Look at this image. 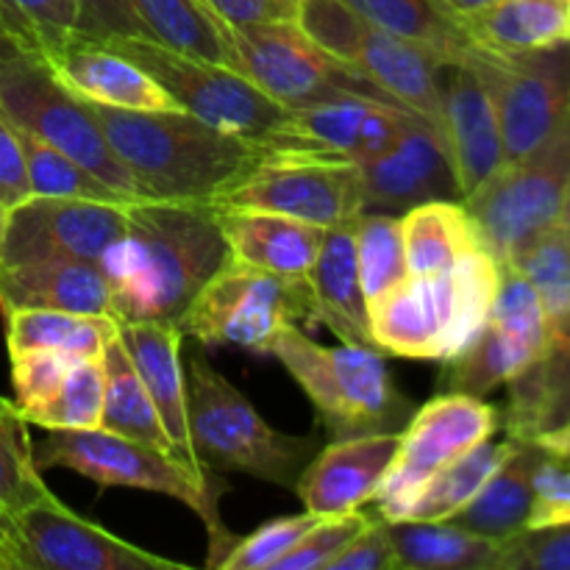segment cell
<instances>
[{
    "label": "cell",
    "instance_id": "cell-1",
    "mask_svg": "<svg viewBox=\"0 0 570 570\" xmlns=\"http://www.w3.org/2000/svg\"><path fill=\"white\" fill-rule=\"evenodd\" d=\"M217 209L200 200L128 204L126 234L98 259L120 323L181 328L204 284L228 262Z\"/></svg>",
    "mask_w": 570,
    "mask_h": 570
},
{
    "label": "cell",
    "instance_id": "cell-2",
    "mask_svg": "<svg viewBox=\"0 0 570 570\" xmlns=\"http://www.w3.org/2000/svg\"><path fill=\"white\" fill-rule=\"evenodd\" d=\"M89 109L150 200L209 204L276 150V145L220 131L181 109L137 111L104 104H89Z\"/></svg>",
    "mask_w": 570,
    "mask_h": 570
},
{
    "label": "cell",
    "instance_id": "cell-3",
    "mask_svg": "<svg viewBox=\"0 0 570 570\" xmlns=\"http://www.w3.org/2000/svg\"><path fill=\"white\" fill-rule=\"evenodd\" d=\"M501 273L504 265L484 245L445 273H410L367 304L373 348L404 360L451 362L488 323Z\"/></svg>",
    "mask_w": 570,
    "mask_h": 570
},
{
    "label": "cell",
    "instance_id": "cell-4",
    "mask_svg": "<svg viewBox=\"0 0 570 570\" xmlns=\"http://www.w3.org/2000/svg\"><path fill=\"white\" fill-rule=\"evenodd\" d=\"M33 456L42 471L67 468L98 488L145 490L181 501L204 521L209 568H220L237 540L220 521V484L209 473H195L181 460L142 440L122 438L109 429H48V438L33 445Z\"/></svg>",
    "mask_w": 570,
    "mask_h": 570
},
{
    "label": "cell",
    "instance_id": "cell-5",
    "mask_svg": "<svg viewBox=\"0 0 570 570\" xmlns=\"http://www.w3.org/2000/svg\"><path fill=\"white\" fill-rule=\"evenodd\" d=\"M184 382L189 438L200 465L248 473L295 493L304 468L321 451L315 440L273 429L204 354L189 356Z\"/></svg>",
    "mask_w": 570,
    "mask_h": 570
},
{
    "label": "cell",
    "instance_id": "cell-6",
    "mask_svg": "<svg viewBox=\"0 0 570 570\" xmlns=\"http://www.w3.org/2000/svg\"><path fill=\"white\" fill-rule=\"evenodd\" d=\"M271 354L315 404L334 440L399 432L412 412L390 379L382 351L365 345L326 348L289 326L273 340Z\"/></svg>",
    "mask_w": 570,
    "mask_h": 570
},
{
    "label": "cell",
    "instance_id": "cell-7",
    "mask_svg": "<svg viewBox=\"0 0 570 570\" xmlns=\"http://www.w3.org/2000/svg\"><path fill=\"white\" fill-rule=\"evenodd\" d=\"M570 184V115L543 142L504 161L462 206L490 254L510 265L546 228L557 226Z\"/></svg>",
    "mask_w": 570,
    "mask_h": 570
},
{
    "label": "cell",
    "instance_id": "cell-8",
    "mask_svg": "<svg viewBox=\"0 0 570 570\" xmlns=\"http://www.w3.org/2000/svg\"><path fill=\"white\" fill-rule=\"evenodd\" d=\"M100 42L142 67L184 111L198 120L220 131L282 148L289 109L276 104L234 67L176 53L145 37H104Z\"/></svg>",
    "mask_w": 570,
    "mask_h": 570
},
{
    "label": "cell",
    "instance_id": "cell-9",
    "mask_svg": "<svg viewBox=\"0 0 570 570\" xmlns=\"http://www.w3.org/2000/svg\"><path fill=\"white\" fill-rule=\"evenodd\" d=\"M0 111L76 159L117 193L145 200L137 178L117 159L87 100L72 95L33 48H20L0 67Z\"/></svg>",
    "mask_w": 570,
    "mask_h": 570
},
{
    "label": "cell",
    "instance_id": "cell-10",
    "mask_svg": "<svg viewBox=\"0 0 570 570\" xmlns=\"http://www.w3.org/2000/svg\"><path fill=\"white\" fill-rule=\"evenodd\" d=\"M312 323V301L306 282L243 265L228 256L226 265L204 284L181 321L184 337L200 345L271 354L284 328Z\"/></svg>",
    "mask_w": 570,
    "mask_h": 570
},
{
    "label": "cell",
    "instance_id": "cell-11",
    "mask_svg": "<svg viewBox=\"0 0 570 570\" xmlns=\"http://www.w3.org/2000/svg\"><path fill=\"white\" fill-rule=\"evenodd\" d=\"M209 204L217 212H276L321 228L354 226L365 212L356 161L295 148H276Z\"/></svg>",
    "mask_w": 570,
    "mask_h": 570
},
{
    "label": "cell",
    "instance_id": "cell-12",
    "mask_svg": "<svg viewBox=\"0 0 570 570\" xmlns=\"http://www.w3.org/2000/svg\"><path fill=\"white\" fill-rule=\"evenodd\" d=\"M228 28L234 45V70L243 72L262 92L287 109H304L343 95H365L399 104L365 72L312 42L295 20Z\"/></svg>",
    "mask_w": 570,
    "mask_h": 570
},
{
    "label": "cell",
    "instance_id": "cell-13",
    "mask_svg": "<svg viewBox=\"0 0 570 570\" xmlns=\"http://www.w3.org/2000/svg\"><path fill=\"white\" fill-rule=\"evenodd\" d=\"M501 429V412L479 395L445 393L412 412L399 454L373 495L384 521H404L434 473Z\"/></svg>",
    "mask_w": 570,
    "mask_h": 570
},
{
    "label": "cell",
    "instance_id": "cell-14",
    "mask_svg": "<svg viewBox=\"0 0 570 570\" xmlns=\"http://www.w3.org/2000/svg\"><path fill=\"white\" fill-rule=\"evenodd\" d=\"M499 111L504 161L543 142L570 115V42L527 53L482 50L471 61Z\"/></svg>",
    "mask_w": 570,
    "mask_h": 570
},
{
    "label": "cell",
    "instance_id": "cell-15",
    "mask_svg": "<svg viewBox=\"0 0 570 570\" xmlns=\"http://www.w3.org/2000/svg\"><path fill=\"white\" fill-rule=\"evenodd\" d=\"M549 348V323L538 289L515 271L501 273V287L488 323L460 356L451 360L449 393L488 395L510 384Z\"/></svg>",
    "mask_w": 570,
    "mask_h": 570
},
{
    "label": "cell",
    "instance_id": "cell-16",
    "mask_svg": "<svg viewBox=\"0 0 570 570\" xmlns=\"http://www.w3.org/2000/svg\"><path fill=\"white\" fill-rule=\"evenodd\" d=\"M128 206L83 198H39L11 209L0 265L70 259L92 262L126 234Z\"/></svg>",
    "mask_w": 570,
    "mask_h": 570
},
{
    "label": "cell",
    "instance_id": "cell-17",
    "mask_svg": "<svg viewBox=\"0 0 570 570\" xmlns=\"http://www.w3.org/2000/svg\"><path fill=\"white\" fill-rule=\"evenodd\" d=\"M20 570H187L76 515L59 499L14 515Z\"/></svg>",
    "mask_w": 570,
    "mask_h": 570
},
{
    "label": "cell",
    "instance_id": "cell-18",
    "mask_svg": "<svg viewBox=\"0 0 570 570\" xmlns=\"http://www.w3.org/2000/svg\"><path fill=\"white\" fill-rule=\"evenodd\" d=\"M33 50L72 95L89 104L137 111L181 109L142 67L78 28L39 33Z\"/></svg>",
    "mask_w": 570,
    "mask_h": 570
},
{
    "label": "cell",
    "instance_id": "cell-19",
    "mask_svg": "<svg viewBox=\"0 0 570 570\" xmlns=\"http://www.w3.org/2000/svg\"><path fill=\"white\" fill-rule=\"evenodd\" d=\"M360 176L362 204L373 215L401 217L429 200H462L443 137L423 117H415L382 154L360 161Z\"/></svg>",
    "mask_w": 570,
    "mask_h": 570
},
{
    "label": "cell",
    "instance_id": "cell-20",
    "mask_svg": "<svg viewBox=\"0 0 570 570\" xmlns=\"http://www.w3.org/2000/svg\"><path fill=\"white\" fill-rule=\"evenodd\" d=\"M440 137L462 200L504 165L499 111L468 65H440Z\"/></svg>",
    "mask_w": 570,
    "mask_h": 570
},
{
    "label": "cell",
    "instance_id": "cell-21",
    "mask_svg": "<svg viewBox=\"0 0 570 570\" xmlns=\"http://www.w3.org/2000/svg\"><path fill=\"white\" fill-rule=\"evenodd\" d=\"M415 117L421 115L401 104L365 95H343L304 109H289L282 148L315 150L360 165L382 154Z\"/></svg>",
    "mask_w": 570,
    "mask_h": 570
},
{
    "label": "cell",
    "instance_id": "cell-22",
    "mask_svg": "<svg viewBox=\"0 0 570 570\" xmlns=\"http://www.w3.org/2000/svg\"><path fill=\"white\" fill-rule=\"evenodd\" d=\"M399 445L401 432L332 440L312 456L295 484L304 510L321 518L362 510L382 488Z\"/></svg>",
    "mask_w": 570,
    "mask_h": 570
},
{
    "label": "cell",
    "instance_id": "cell-23",
    "mask_svg": "<svg viewBox=\"0 0 570 570\" xmlns=\"http://www.w3.org/2000/svg\"><path fill=\"white\" fill-rule=\"evenodd\" d=\"M122 348L131 356L150 401H154L159 421L170 438L178 460L195 473H206L195 456L193 438H189L187 415V382L181 367V328L167 323H120L117 326Z\"/></svg>",
    "mask_w": 570,
    "mask_h": 570
},
{
    "label": "cell",
    "instance_id": "cell-24",
    "mask_svg": "<svg viewBox=\"0 0 570 570\" xmlns=\"http://www.w3.org/2000/svg\"><path fill=\"white\" fill-rule=\"evenodd\" d=\"M345 61L440 131V61L429 50L362 17Z\"/></svg>",
    "mask_w": 570,
    "mask_h": 570
},
{
    "label": "cell",
    "instance_id": "cell-25",
    "mask_svg": "<svg viewBox=\"0 0 570 570\" xmlns=\"http://www.w3.org/2000/svg\"><path fill=\"white\" fill-rule=\"evenodd\" d=\"M304 282L312 301V323L328 326L345 345L373 348L354 226L326 228L315 265L309 267Z\"/></svg>",
    "mask_w": 570,
    "mask_h": 570
},
{
    "label": "cell",
    "instance_id": "cell-26",
    "mask_svg": "<svg viewBox=\"0 0 570 570\" xmlns=\"http://www.w3.org/2000/svg\"><path fill=\"white\" fill-rule=\"evenodd\" d=\"M11 309H59L115 317V301L98 265L48 259L0 265V312L6 315Z\"/></svg>",
    "mask_w": 570,
    "mask_h": 570
},
{
    "label": "cell",
    "instance_id": "cell-27",
    "mask_svg": "<svg viewBox=\"0 0 570 570\" xmlns=\"http://www.w3.org/2000/svg\"><path fill=\"white\" fill-rule=\"evenodd\" d=\"M232 259L282 278H306L315 265L326 228L276 212H217Z\"/></svg>",
    "mask_w": 570,
    "mask_h": 570
},
{
    "label": "cell",
    "instance_id": "cell-28",
    "mask_svg": "<svg viewBox=\"0 0 570 570\" xmlns=\"http://www.w3.org/2000/svg\"><path fill=\"white\" fill-rule=\"evenodd\" d=\"M382 31L421 45L440 65H471L482 45L471 37L462 11L445 0H345Z\"/></svg>",
    "mask_w": 570,
    "mask_h": 570
},
{
    "label": "cell",
    "instance_id": "cell-29",
    "mask_svg": "<svg viewBox=\"0 0 570 570\" xmlns=\"http://www.w3.org/2000/svg\"><path fill=\"white\" fill-rule=\"evenodd\" d=\"M546 451L538 443L518 440L512 454L501 462V468L479 490L476 499L451 521L501 543L527 532L534 501V471Z\"/></svg>",
    "mask_w": 570,
    "mask_h": 570
},
{
    "label": "cell",
    "instance_id": "cell-30",
    "mask_svg": "<svg viewBox=\"0 0 570 570\" xmlns=\"http://www.w3.org/2000/svg\"><path fill=\"white\" fill-rule=\"evenodd\" d=\"M462 17L471 37L493 53H527L570 42V0H490Z\"/></svg>",
    "mask_w": 570,
    "mask_h": 570
},
{
    "label": "cell",
    "instance_id": "cell-31",
    "mask_svg": "<svg viewBox=\"0 0 570 570\" xmlns=\"http://www.w3.org/2000/svg\"><path fill=\"white\" fill-rule=\"evenodd\" d=\"M399 570H499L504 543L456 521H387Z\"/></svg>",
    "mask_w": 570,
    "mask_h": 570
},
{
    "label": "cell",
    "instance_id": "cell-32",
    "mask_svg": "<svg viewBox=\"0 0 570 570\" xmlns=\"http://www.w3.org/2000/svg\"><path fill=\"white\" fill-rule=\"evenodd\" d=\"M401 232L412 276L451 271L462 256L484 245L462 200H429L412 206L401 215Z\"/></svg>",
    "mask_w": 570,
    "mask_h": 570
},
{
    "label": "cell",
    "instance_id": "cell-33",
    "mask_svg": "<svg viewBox=\"0 0 570 570\" xmlns=\"http://www.w3.org/2000/svg\"><path fill=\"white\" fill-rule=\"evenodd\" d=\"M3 321L9 356L22 351H56L72 360H100L120 326V321L109 315L59 309H11Z\"/></svg>",
    "mask_w": 570,
    "mask_h": 570
},
{
    "label": "cell",
    "instance_id": "cell-34",
    "mask_svg": "<svg viewBox=\"0 0 570 570\" xmlns=\"http://www.w3.org/2000/svg\"><path fill=\"white\" fill-rule=\"evenodd\" d=\"M145 39L193 59L234 67L232 28L204 0H131Z\"/></svg>",
    "mask_w": 570,
    "mask_h": 570
},
{
    "label": "cell",
    "instance_id": "cell-35",
    "mask_svg": "<svg viewBox=\"0 0 570 570\" xmlns=\"http://www.w3.org/2000/svg\"><path fill=\"white\" fill-rule=\"evenodd\" d=\"M100 367H104V421H100V429H109L122 438L142 440V443L176 456L170 438L159 421V412H156L131 356L122 348L120 337L106 345Z\"/></svg>",
    "mask_w": 570,
    "mask_h": 570
},
{
    "label": "cell",
    "instance_id": "cell-36",
    "mask_svg": "<svg viewBox=\"0 0 570 570\" xmlns=\"http://www.w3.org/2000/svg\"><path fill=\"white\" fill-rule=\"evenodd\" d=\"M515 443L518 440L512 438H490L479 443L476 449L468 451V454L456 456L451 465L434 473L432 482L423 488V493L417 495L406 518H412V521H451V518L460 515L476 499L479 490L488 484V479L499 471L501 462L512 454Z\"/></svg>",
    "mask_w": 570,
    "mask_h": 570
},
{
    "label": "cell",
    "instance_id": "cell-37",
    "mask_svg": "<svg viewBox=\"0 0 570 570\" xmlns=\"http://www.w3.org/2000/svg\"><path fill=\"white\" fill-rule=\"evenodd\" d=\"M507 267H515L543 301L549 340L570 326V239L560 226L546 228Z\"/></svg>",
    "mask_w": 570,
    "mask_h": 570
},
{
    "label": "cell",
    "instance_id": "cell-38",
    "mask_svg": "<svg viewBox=\"0 0 570 570\" xmlns=\"http://www.w3.org/2000/svg\"><path fill=\"white\" fill-rule=\"evenodd\" d=\"M20 134L22 154H26L28 181H31V195L39 198H83V200H100V204H137L128 195L117 193L115 187L89 173L87 167L78 165L67 154L56 150L37 134L26 131V128L14 126Z\"/></svg>",
    "mask_w": 570,
    "mask_h": 570
},
{
    "label": "cell",
    "instance_id": "cell-39",
    "mask_svg": "<svg viewBox=\"0 0 570 570\" xmlns=\"http://www.w3.org/2000/svg\"><path fill=\"white\" fill-rule=\"evenodd\" d=\"M56 499L42 482V468L33 456L28 421L14 401L0 399V510L20 515L22 510Z\"/></svg>",
    "mask_w": 570,
    "mask_h": 570
},
{
    "label": "cell",
    "instance_id": "cell-40",
    "mask_svg": "<svg viewBox=\"0 0 570 570\" xmlns=\"http://www.w3.org/2000/svg\"><path fill=\"white\" fill-rule=\"evenodd\" d=\"M356 237V262H360V278L365 287L367 304L393 289L395 284L410 276L406 267L404 232H401L399 215H373L365 212L354 223Z\"/></svg>",
    "mask_w": 570,
    "mask_h": 570
},
{
    "label": "cell",
    "instance_id": "cell-41",
    "mask_svg": "<svg viewBox=\"0 0 570 570\" xmlns=\"http://www.w3.org/2000/svg\"><path fill=\"white\" fill-rule=\"evenodd\" d=\"M42 429H100L104 421V367L100 360H76L61 387L45 404L20 412Z\"/></svg>",
    "mask_w": 570,
    "mask_h": 570
},
{
    "label": "cell",
    "instance_id": "cell-42",
    "mask_svg": "<svg viewBox=\"0 0 570 570\" xmlns=\"http://www.w3.org/2000/svg\"><path fill=\"white\" fill-rule=\"evenodd\" d=\"M321 515L301 512V515L276 518L256 529L254 534L243 540H234L232 551L223 557L220 570H273L278 560L309 532Z\"/></svg>",
    "mask_w": 570,
    "mask_h": 570
},
{
    "label": "cell",
    "instance_id": "cell-43",
    "mask_svg": "<svg viewBox=\"0 0 570 570\" xmlns=\"http://www.w3.org/2000/svg\"><path fill=\"white\" fill-rule=\"evenodd\" d=\"M373 518L362 510L326 515L273 566V570H326L328 562L371 523Z\"/></svg>",
    "mask_w": 570,
    "mask_h": 570
},
{
    "label": "cell",
    "instance_id": "cell-44",
    "mask_svg": "<svg viewBox=\"0 0 570 570\" xmlns=\"http://www.w3.org/2000/svg\"><path fill=\"white\" fill-rule=\"evenodd\" d=\"M11 387H14V406L20 412L45 404L72 367V356L56 351H22L11 354Z\"/></svg>",
    "mask_w": 570,
    "mask_h": 570
},
{
    "label": "cell",
    "instance_id": "cell-45",
    "mask_svg": "<svg viewBox=\"0 0 570 570\" xmlns=\"http://www.w3.org/2000/svg\"><path fill=\"white\" fill-rule=\"evenodd\" d=\"M499 570H570V523L557 529H527L504 540Z\"/></svg>",
    "mask_w": 570,
    "mask_h": 570
},
{
    "label": "cell",
    "instance_id": "cell-46",
    "mask_svg": "<svg viewBox=\"0 0 570 570\" xmlns=\"http://www.w3.org/2000/svg\"><path fill=\"white\" fill-rule=\"evenodd\" d=\"M570 523V462L546 454L534 471V501L527 529H557Z\"/></svg>",
    "mask_w": 570,
    "mask_h": 570
},
{
    "label": "cell",
    "instance_id": "cell-47",
    "mask_svg": "<svg viewBox=\"0 0 570 570\" xmlns=\"http://www.w3.org/2000/svg\"><path fill=\"white\" fill-rule=\"evenodd\" d=\"M326 570H399L387 521H371L332 562Z\"/></svg>",
    "mask_w": 570,
    "mask_h": 570
},
{
    "label": "cell",
    "instance_id": "cell-48",
    "mask_svg": "<svg viewBox=\"0 0 570 570\" xmlns=\"http://www.w3.org/2000/svg\"><path fill=\"white\" fill-rule=\"evenodd\" d=\"M78 31L89 37H145L131 0H78Z\"/></svg>",
    "mask_w": 570,
    "mask_h": 570
},
{
    "label": "cell",
    "instance_id": "cell-49",
    "mask_svg": "<svg viewBox=\"0 0 570 570\" xmlns=\"http://www.w3.org/2000/svg\"><path fill=\"white\" fill-rule=\"evenodd\" d=\"M28 198H31V181H28L20 134L14 122L0 111V204L17 209Z\"/></svg>",
    "mask_w": 570,
    "mask_h": 570
},
{
    "label": "cell",
    "instance_id": "cell-50",
    "mask_svg": "<svg viewBox=\"0 0 570 570\" xmlns=\"http://www.w3.org/2000/svg\"><path fill=\"white\" fill-rule=\"evenodd\" d=\"M226 26H254V22L295 20L298 0H204Z\"/></svg>",
    "mask_w": 570,
    "mask_h": 570
},
{
    "label": "cell",
    "instance_id": "cell-51",
    "mask_svg": "<svg viewBox=\"0 0 570 570\" xmlns=\"http://www.w3.org/2000/svg\"><path fill=\"white\" fill-rule=\"evenodd\" d=\"M33 28L37 37L45 31L78 28V0H9Z\"/></svg>",
    "mask_w": 570,
    "mask_h": 570
},
{
    "label": "cell",
    "instance_id": "cell-52",
    "mask_svg": "<svg viewBox=\"0 0 570 570\" xmlns=\"http://www.w3.org/2000/svg\"><path fill=\"white\" fill-rule=\"evenodd\" d=\"M0 570H20L14 518L0 510Z\"/></svg>",
    "mask_w": 570,
    "mask_h": 570
},
{
    "label": "cell",
    "instance_id": "cell-53",
    "mask_svg": "<svg viewBox=\"0 0 570 570\" xmlns=\"http://www.w3.org/2000/svg\"><path fill=\"white\" fill-rule=\"evenodd\" d=\"M0 26L9 28L17 39H22L26 45H37V28L9 3V0H0Z\"/></svg>",
    "mask_w": 570,
    "mask_h": 570
},
{
    "label": "cell",
    "instance_id": "cell-54",
    "mask_svg": "<svg viewBox=\"0 0 570 570\" xmlns=\"http://www.w3.org/2000/svg\"><path fill=\"white\" fill-rule=\"evenodd\" d=\"M532 443H538L546 454L560 456V460L570 462V417L566 423H560L557 429H549V432L538 434Z\"/></svg>",
    "mask_w": 570,
    "mask_h": 570
},
{
    "label": "cell",
    "instance_id": "cell-55",
    "mask_svg": "<svg viewBox=\"0 0 570 570\" xmlns=\"http://www.w3.org/2000/svg\"><path fill=\"white\" fill-rule=\"evenodd\" d=\"M20 48H31V45H26L22 39H17L9 28L0 26V67H3Z\"/></svg>",
    "mask_w": 570,
    "mask_h": 570
},
{
    "label": "cell",
    "instance_id": "cell-56",
    "mask_svg": "<svg viewBox=\"0 0 570 570\" xmlns=\"http://www.w3.org/2000/svg\"><path fill=\"white\" fill-rule=\"evenodd\" d=\"M557 226H560L562 232L568 234V239H570V184H568L566 204H562V212H560V220H557Z\"/></svg>",
    "mask_w": 570,
    "mask_h": 570
},
{
    "label": "cell",
    "instance_id": "cell-57",
    "mask_svg": "<svg viewBox=\"0 0 570 570\" xmlns=\"http://www.w3.org/2000/svg\"><path fill=\"white\" fill-rule=\"evenodd\" d=\"M445 3H451L456 11H462V14H465V11H473V9H479V6L490 3V0H445Z\"/></svg>",
    "mask_w": 570,
    "mask_h": 570
},
{
    "label": "cell",
    "instance_id": "cell-58",
    "mask_svg": "<svg viewBox=\"0 0 570 570\" xmlns=\"http://www.w3.org/2000/svg\"><path fill=\"white\" fill-rule=\"evenodd\" d=\"M9 215L11 209L9 206L0 204V254H3V243H6V228H9Z\"/></svg>",
    "mask_w": 570,
    "mask_h": 570
}]
</instances>
